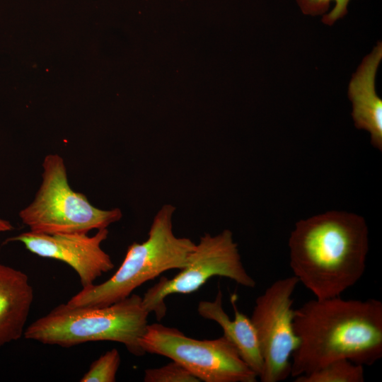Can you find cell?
Listing matches in <instances>:
<instances>
[{"label": "cell", "instance_id": "cell-1", "mask_svg": "<svg viewBox=\"0 0 382 382\" xmlns=\"http://www.w3.org/2000/svg\"><path fill=\"white\" fill-rule=\"evenodd\" d=\"M293 324L299 340L291 356L293 378L340 359L371 366L382 357V303L378 299L339 296L309 300L294 310Z\"/></svg>", "mask_w": 382, "mask_h": 382}, {"label": "cell", "instance_id": "cell-2", "mask_svg": "<svg viewBox=\"0 0 382 382\" xmlns=\"http://www.w3.org/2000/svg\"><path fill=\"white\" fill-rule=\"evenodd\" d=\"M294 275L316 299L339 296L363 276L369 231L361 216L332 211L299 221L289 239Z\"/></svg>", "mask_w": 382, "mask_h": 382}, {"label": "cell", "instance_id": "cell-3", "mask_svg": "<svg viewBox=\"0 0 382 382\" xmlns=\"http://www.w3.org/2000/svg\"><path fill=\"white\" fill-rule=\"evenodd\" d=\"M149 314L142 304V297L137 294L103 307L61 303L29 325L23 336L62 347L88 342H117L132 354L141 357L146 352L139 340L148 325Z\"/></svg>", "mask_w": 382, "mask_h": 382}, {"label": "cell", "instance_id": "cell-4", "mask_svg": "<svg viewBox=\"0 0 382 382\" xmlns=\"http://www.w3.org/2000/svg\"><path fill=\"white\" fill-rule=\"evenodd\" d=\"M175 210L163 205L155 215L147 239L134 242L115 273L100 284L83 288L67 302L71 306L103 307L129 296L147 281L173 269H183L195 243L188 238L177 237L173 231Z\"/></svg>", "mask_w": 382, "mask_h": 382}, {"label": "cell", "instance_id": "cell-5", "mask_svg": "<svg viewBox=\"0 0 382 382\" xmlns=\"http://www.w3.org/2000/svg\"><path fill=\"white\" fill-rule=\"evenodd\" d=\"M42 180L34 200L19 212L23 223L34 233L57 234L87 233L107 228L119 221L118 208L103 210L73 190L68 183L63 158L49 154L42 163Z\"/></svg>", "mask_w": 382, "mask_h": 382}, {"label": "cell", "instance_id": "cell-6", "mask_svg": "<svg viewBox=\"0 0 382 382\" xmlns=\"http://www.w3.org/2000/svg\"><path fill=\"white\" fill-rule=\"evenodd\" d=\"M145 352L166 357L185 367L200 381L255 382L257 376L225 337L197 340L175 328L149 325L139 340Z\"/></svg>", "mask_w": 382, "mask_h": 382}, {"label": "cell", "instance_id": "cell-7", "mask_svg": "<svg viewBox=\"0 0 382 382\" xmlns=\"http://www.w3.org/2000/svg\"><path fill=\"white\" fill-rule=\"evenodd\" d=\"M215 276L231 279L248 288L256 285L242 263L232 232L227 229L216 236L206 233L200 237L187 265L171 279L161 277L145 292L142 304L160 320L166 315L165 299L168 296L192 293Z\"/></svg>", "mask_w": 382, "mask_h": 382}, {"label": "cell", "instance_id": "cell-8", "mask_svg": "<svg viewBox=\"0 0 382 382\" xmlns=\"http://www.w3.org/2000/svg\"><path fill=\"white\" fill-rule=\"evenodd\" d=\"M299 283L294 275L279 279L255 300L250 320L263 360L262 382H279L291 375V356L299 343L292 295Z\"/></svg>", "mask_w": 382, "mask_h": 382}, {"label": "cell", "instance_id": "cell-9", "mask_svg": "<svg viewBox=\"0 0 382 382\" xmlns=\"http://www.w3.org/2000/svg\"><path fill=\"white\" fill-rule=\"evenodd\" d=\"M108 233V228L99 229L92 236L87 233L46 234L30 231L8 238L6 243L21 242L38 256L66 263L77 273L84 288L114 268L110 255L101 248Z\"/></svg>", "mask_w": 382, "mask_h": 382}, {"label": "cell", "instance_id": "cell-10", "mask_svg": "<svg viewBox=\"0 0 382 382\" xmlns=\"http://www.w3.org/2000/svg\"><path fill=\"white\" fill-rule=\"evenodd\" d=\"M381 59L382 43L378 42L352 75L348 89L355 127L368 131L371 144L380 151L382 149V100L376 92L375 79Z\"/></svg>", "mask_w": 382, "mask_h": 382}, {"label": "cell", "instance_id": "cell-11", "mask_svg": "<svg viewBox=\"0 0 382 382\" xmlns=\"http://www.w3.org/2000/svg\"><path fill=\"white\" fill-rule=\"evenodd\" d=\"M33 299L28 276L0 262V348L23 335Z\"/></svg>", "mask_w": 382, "mask_h": 382}, {"label": "cell", "instance_id": "cell-12", "mask_svg": "<svg viewBox=\"0 0 382 382\" xmlns=\"http://www.w3.org/2000/svg\"><path fill=\"white\" fill-rule=\"evenodd\" d=\"M231 301L234 311L233 320L230 319L223 308L220 289L214 301H201L197 306V312L202 318L215 321L221 326L223 336L232 343L241 359L259 377L263 360L255 329L250 318L238 309L234 296Z\"/></svg>", "mask_w": 382, "mask_h": 382}, {"label": "cell", "instance_id": "cell-13", "mask_svg": "<svg viewBox=\"0 0 382 382\" xmlns=\"http://www.w3.org/2000/svg\"><path fill=\"white\" fill-rule=\"evenodd\" d=\"M364 379L363 365L340 359L311 373L295 377L294 382H364Z\"/></svg>", "mask_w": 382, "mask_h": 382}, {"label": "cell", "instance_id": "cell-14", "mask_svg": "<svg viewBox=\"0 0 382 382\" xmlns=\"http://www.w3.org/2000/svg\"><path fill=\"white\" fill-rule=\"evenodd\" d=\"M120 364L118 350L113 348L94 361L81 382H114Z\"/></svg>", "mask_w": 382, "mask_h": 382}, {"label": "cell", "instance_id": "cell-15", "mask_svg": "<svg viewBox=\"0 0 382 382\" xmlns=\"http://www.w3.org/2000/svg\"><path fill=\"white\" fill-rule=\"evenodd\" d=\"M144 381L145 382L200 381L185 367L173 360L165 366L146 369Z\"/></svg>", "mask_w": 382, "mask_h": 382}, {"label": "cell", "instance_id": "cell-16", "mask_svg": "<svg viewBox=\"0 0 382 382\" xmlns=\"http://www.w3.org/2000/svg\"><path fill=\"white\" fill-rule=\"evenodd\" d=\"M302 12L306 15L316 16L323 14L330 6L331 0H296ZM336 5L333 10L323 17L322 21L332 25L338 18L346 15L349 0H335Z\"/></svg>", "mask_w": 382, "mask_h": 382}, {"label": "cell", "instance_id": "cell-17", "mask_svg": "<svg viewBox=\"0 0 382 382\" xmlns=\"http://www.w3.org/2000/svg\"><path fill=\"white\" fill-rule=\"evenodd\" d=\"M13 228V226L8 221L0 219V232L8 231Z\"/></svg>", "mask_w": 382, "mask_h": 382}]
</instances>
